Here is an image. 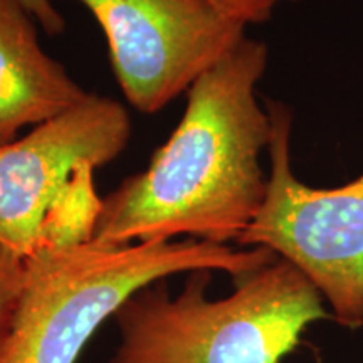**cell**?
Segmentation results:
<instances>
[{
  "label": "cell",
  "mask_w": 363,
  "mask_h": 363,
  "mask_svg": "<svg viewBox=\"0 0 363 363\" xmlns=\"http://www.w3.org/2000/svg\"><path fill=\"white\" fill-rule=\"evenodd\" d=\"M212 271L190 272L172 298L162 281L126 299L113 318L121 343L111 363H279L303 331L328 320L323 296L278 257L208 299Z\"/></svg>",
  "instance_id": "obj_3"
},
{
  "label": "cell",
  "mask_w": 363,
  "mask_h": 363,
  "mask_svg": "<svg viewBox=\"0 0 363 363\" xmlns=\"http://www.w3.org/2000/svg\"><path fill=\"white\" fill-rule=\"evenodd\" d=\"M269 49L247 35L187 91L174 133L150 165L101 199L94 242L175 238L238 242L264 202L271 115L257 99Z\"/></svg>",
  "instance_id": "obj_1"
},
{
  "label": "cell",
  "mask_w": 363,
  "mask_h": 363,
  "mask_svg": "<svg viewBox=\"0 0 363 363\" xmlns=\"http://www.w3.org/2000/svg\"><path fill=\"white\" fill-rule=\"evenodd\" d=\"M89 91L44 51L22 0H0V145L84 101Z\"/></svg>",
  "instance_id": "obj_7"
},
{
  "label": "cell",
  "mask_w": 363,
  "mask_h": 363,
  "mask_svg": "<svg viewBox=\"0 0 363 363\" xmlns=\"http://www.w3.org/2000/svg\"><path fill=\"white\" fill-rule=\"evenodd\" d=\"M108 43L115 78L135 110L152 115L187 93L246 38V26L208 0H72Z\"/></svg>",
  "instance_id": "obj_6"
},
{
  "label": "cell",
  "mask_w": 363,
  "mask_h": 363,
  "mask_svg": "<svg viewBox=\"0 0 363 363\" xmlns=\"http://www.w3.org/2000/svg\"><path fill=\"white\" fill-rule=\"evenodd\" d=\"M272 121L264 202L240 235V247H264L303 272L343 326L363 325V174L316 189L294 174L293 113L266 104Z\"/></svg>",
  "instance_id": "obj_5"
},
{
  "label": "cell",
  "mask_w": 363,
  "mask_h": 363,
  "mask_svg": "<svg viewBox=\"0 0 363 363\" xmlns=\"http://www.w3.org/2000/svg\"><path fill=\"white\" fill-rule=\"evenodd\" d=\"M26 257L0 242V348L11 333L26 286Z\"/></svg>",
  "instance_id": "obj_8"
},
{
  "label": "cell",
  "mask_w": 363,
  "mask_h": 363,
  "mask_svg": "<svg viewBox=\"0 0 363 363\" xmlns=\"http://www.w3.org/2000/svg\"><path fill=\"white\" fill-rule=\"evenodd\" d=\"M22 2L48 34L57 35L65 30V17L54 7L52 0H22Z\"/></svg>",
  "instance_id": "obj_10"
},
{
  "label": "cell",
  "mask_w": 363,
  "mask_h": 363,
  "mask_svg": "<svg viewBox=\"0 0 363 363\" xmlns=\"http://www.w3.org/2000/svg\"><path fill=\"white\" fill-rule=\"evenodd\" d=\"M130 138L123 104L89 93L22 138L0 145V242L29 257L93 239L101 211L93 174L120 157Z\"/></svg>",
  "instance_id": "obj_4"
},
{
  "label": "cell",
  "mask_w": 363,
  "mask_h": 363,
  "mask_svg": "<svg viewBox=\"0 0 363 363\" xmlns=\"http://www.w3.org/2000/svg\"><path fill=\"white\" fill-rule=\"evenodd\" d=\"M222 13L242 26L266 24L272 19L276 9L283 4H296L301 0H208Z\"/></svg>",
  "instance_id": "obj_9"
},
{
  "label": "cell",
  "mask_w": 363,
  "mask_h": 363,
  "mask_svg": "<svg viewBox=\"0 0 363 363\" xmlns=\"http://www.w3.org/2000/svg\"><path fill=\"white\" fill-rule=\"evenodd\" d=\"M276 259L264 247L195 239L39 249L26 257L24 293L0 363H76L98 326L140 289L194 271L238 279Z\"/></svg>",
  "instance_id": "obj_2"
}]
</instances>
